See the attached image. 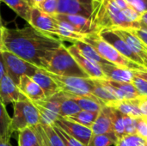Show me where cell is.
Here are the masks:
<instances>
[{"instance_id": "cell-35", "label": "cell", "mask_w": 147, "mask_h": 146, "mask_svg": "<svg viewBox=\"0 0 147 146\" xmlns=\"http://www.w3.org/2000/svg\"><path fill=\"white\" fill-rule=\"evenodd\" d=\"M36 8L49 15L54 16L58 14V0H44Z\"/></svg>"}, {"instance_id": "cell-37", "label": "cell", "mask_w": 147, "mask_h": 146, "mask_svg": "<svg viewBox=\"0 0 147 146\" xmlns=\"http://www.w3.org/2000/svg\"><path fill=\"white\" fill-rule=\"evenodd\" d=\"M134 73V72H133ZM136 89V90L138 91V93L140 94V96H144L147 97V82L145 81L143 78L136 76L134 74L133 79H132V83H131Z\"/></svg>"}, {"instance_id": "cell-31", "label": "cell", "mask_w": 147, "mask_h": 146, "mask_svg": "<svg viewBox=\"0 0 147 146\" xmlns=\"http://www.w3.org/2000/svg\"><path fill=\"white\" fill-rule=\"evenodd\" d=\"M98 114L99 113H97V112H89V111L81 110L75 115L68 117L66 119H68L71 121H74L76 123H78L80 125H83L86 127L90 128L91 126L93 125V123L95 122V120H96Z\"/></svg>"}, {"instance_id": "cell-26", "label": "cell", "mask_w": 147, "mask_h": 146, "mask_svg": "<svg viewBox=\"0 0 147 146\" xmlns=\"http://www.w3.org/2000/svg\"><path fill=\"white\" fill-rule=\"evenodd\" d=\"M18 146H43L36 126L27 127L18 132Z\"/></svg>"}, {"instance_id": "cell-1", "label": "cell", "mask_w": 147, "mask_h": 146, "mask_svg": "<svg viewBox=\"0 0 147 146\" xmlns=\"http://www.w3.org/2000/svg\"><path fill=\"white\" fill-rule=\"evenodd\" d=\"M3 51L14 53L23 60L41 69L45 59L58 49L63 41L43 34L30 25L22 28H3Z\"/></svg>"}, {"instance_id": "cell-25", "label": "cell", "mask_w": 147, "mask_h": 146, "mask_svg": "<svg viewBox=\"0 0 147 146\" xmlns=\"http://www.w3.org/2000/svg\"><path fill=\"white\" fill-rule=\"evenodd\" d=\"M57 20V19H56ZM58 21V28L56 33V37L60 40H67L72 42V44L76 41H82L85 35L78 33L75 30V28L70 25L69 23L64 21Z\"/></svg>"}, {"instance_id": "cell-16", "label": "cell", "mask_w": 147, "mask_h": 146, "mask_svg": "<svg viewBox=\"0 0 147 146\" xmlns=\"http://www.w3.org/2000/svg\"><path fill=\"white\" fill-rule=\"evenodd\" d=\"M0 99L4 105L15 103L27 99L18 89V86L6 74L0 83Z\"/></svg>"}, {"instance_id": "cell-8", "label": "cell", "mask_w": 147, "mask_h": 146, "mask_svg": "<svg viewBox=\"0 0 147 146\" xmlns=\"http://www.w3.org/2000/svg\"><path fill=\"white\" fill-rule=\"evenodd\" d=\"M64 97L62 91L46 97L42 100L33 102L40 114V124L53 126L59 119V107Z\"/></svg>"}, {"instance_id": "cell-40", "label": "cell", "mask_w": 147, "mask_h": 146, "mask_svg": "<svg viewBox=\"0 0 147 146\" xmlns=\"http://www.w3.org/2000/svg\"><path fill=\"white\" fill-rule=\"evenodd\" d=\"M129 5L140 15L147 11V0H126Z\"/></svg>"}, {"instance_id": "cell-15", "label": "cell", "mask_w": 147, "mask_h": 146, "mask_svg": "<svg viewBox=\"0 0 147 146\" xmlns=\"http://www.w3.org/2000/svg\"><path fill=\"white\" fill-rule=\"evenodd\" d=\"M117 35H119L130 47V49L135 52L145 63L147 69V46L131 31L124 28L112 29Z\"/></svg>"}, {"instance_id": "cell-17", "label": "cell", "mask_w": 147, "mask_h": 146, "mask_svg": "<svg viewBox=\"0 0 147 146\" xmlns=\"http://www.w3.org/2000/svg\"><path fill=\"white\" fill-rule=\"evenodd\" d=\"M101 68L108 80L119 83H132L134 73L133 71L128 68L118 66L114 64L102 65Z\"/></svg>"}, {"instance_id": "cell-47", "label": "cell", "mask_w": 147, "mask_h": 146, "mask_svg": "<svg viewBox=\"0 0 147 146\" xmlns=\"http://www.w3.org/2000/svg\"><path fill=\"white\" fill-rule=\"evenodd\" d=\"M3 27H0V52L3 51Z\"/></svg>"}, {"instance_id": "cell-21", "label": "cell", "mask_w": 147, "mask_h": 146, "mask_svg": "<svg viewBox=\"0 0 147 146\" xmlns=\"http://www.w3.org/2000/svg\"><path fill=\"white\" fill-rule=\"evenodd\" d=\"M31 78L41 88L46 97L52 96L60 91L54 80L42 69H39Z\"/></svg>"}, {"instance_id": "cell-2", "label": "cell", "mask_w": 147, "mask_h": 146, "mask_svg": "<svg viewBox=\"0 0 147 146\" xmlns=\"http://www.w3.org/2000/svg\"><path fill=\"white\" fill-rule=\"evenodd\" d=\"M92 21L96 24L98 32L104 29L140 28V22L132 21L114 0H100Z\"/></svg>"}, {"instance_id": "cell-33", "label": "cell", "mask_w": 147, "mask_h": 146, "mask_svg": "<svg viewBox=\"0 0 147 146\" xmlns=\"http://www.w3.org/2000/svg\"><path fill=\"white\" fill-rule=\"evenodd\" d=\"M111 118H112L114 133L118 138V139H121L126 135L125 128H124V120H123L124 114L111 108Z\"/></svg>"}, {"instance_id": "cell-34", "label": "cell", "mask_w": 147, "mask_h": 146, "mask_svg": "<svg viewBox=\"0 0 147 146\" xmlns=\"http://www.w3.org/2000/svg\"><path fill=\"white\" fill-rule=\"evenodd\" d=\"M115 146H147V140L136 134L125 135L119 139Z\"/></svg>"}, {"instance_id": "cell-7", "label": "cell", "mask_w": 147, "mask_h": 146, "mask_svg": "<svg viewBox=\"0 0 147 146\" xmlns=\"http://www.w3.org/2000/svg\"><path fill=\"white\" fill-rule=\"evenodd\" d=\"M2 55L6 68V74L16 85H18L22 76L31 77L40 69L8 51H3Z\"/></svg>"}, {"instance_id": "cell-19", "label": "cell", "mask_w": 147, "mask_h": 146, "mask_svg": "<svg viewBox=\"0 0 147 146\" xmlns=\"http://www.w3.org/2000/svg\"><path fill=\"white\" fill-rule=\"evenodd\" d=\"M90 129L94 135L108 134L114 133L111 118V108L105 106L102 108Z\"/></svg>"}, {"instance_id": "cell-18", "label": "cell", "mask_w": 147, "mask_h": 146, "mask_svg": "<svg viewBox=\"0 0 147 146\" xmlns=\"http://www.w3.org/2000/svg\"><path fill=\"white\" fill-rule=\"evenodd\" d=\"M17 86L22 95L31 102H36L46 98L41 88L28 76H22L20 78V82Z\"/></svg>"}, {"instance_id": "cell-22", "label": "cell", "mask_w": 147, "mask_h": 146, "mask_svg": "<svg viewBox=\"0 0 147 146\" xmlns=\"http://www.w3.org/2000/svg\"><path fill=\"white\" fill-rule=\"evenodd\" d=\"M139 98L134 100H119L113 102H110L107 107L112 108L121 114L131 116L133 118L141 117V112L139 108Z\"/></svg>"}, {"instance_id": "cell-28", "label": "cell", "mask_w": 147, "mask_h": 146, "mask_svg": "<svg viewBox=\"0 0 147 146\" xmlns=\"http://www.w3.org/2000/svg\"><path fill=\"white\" fill-rule=\"evenodd\" d=\"M73 45L76 46V47L78 49V51L89 60L99 65H108V64H112L109 63V61H107L106 59H104L102 57L100 56V54L89 44L84 42V41H76L73 43Z\"/></svg>"}, {"instance_id": "cell-48", "label": "cell", "mask_w": 147, "mask_h": 146, "mask_svg": "<svg viewBox=\"0 0 147 146\" xmlns=\"http://www.w3.org/2000/svg\"><path fill=\"white\" fill-rule=\"evenodd\" d=\"M44 0H29V2H30V3H31V5L33 6V7H37L41 2H43Z\"/></svg>"}, {"instance_id": "cell-11", "label": "cell", "mask_w": 147, "mask_h": 146, "mask_svg": "<svg viewBox=\"0 0 147 146\" xmlns=\"http://www.w3.org/2000/svg\"><path fill=\"white\" fill-rule=\"evenodd\" d=\"M28 24L43 34L56 37L57 28L59 25L58 21L54 16L49 15L40 11L36 7L32 8Z\"/></svg>"}, {"instance_id": "cell-24", "label": "cell", "mask_w": 147, "mask_h": 146, "mask_svg": "<svg viewBox=\"0 0 147 146\" xmlns=\"http://www.w3.org/2000/svg\"><path fill=\"white\" fill-rule=\"evenodd\" d=\"M65 94V93H64ZM67 97L73 100L79 106L81 110L99 113L105 105L93 95L91 96H71L65 94Z\"/></svg>"}, {"instance_id": "cell-9", "label": "cell", "mask_w": 147, "mask_h": 146, "mask_svg": "<svg viewBox=\"0 0 147 146\" xmlns=\"http://www.w3.org/2000/svg\"><path fill=\"white\" fill-rule=\"evenodd\" d=\"M100 0H58V14L78 15L92 20Z\"/></svg>"}, {"instance_id": "cell-32", "label": "cell", "mask_w": 147, "mask_h": 146, "mask_svg": "<svg viewBox=\"0 0 147 146\" xmlns=\"http://www.w3.org/2000/svg\"><path fill=\"white\" fill-rule=\"evenodd\" d=\"M118 140L115 133L100 135L93 134L88 146H115Z\"/></svg>"}, {"instance_id": "cell-44", "label": "cell", "mask_w": 147, "mask_h": 146, "mask_svg": "<svg viewBox=\"0 0 147 146\" xmlns=\"http://www.w3.org/2000/svg\"><path fill=\"white\" fill-rule=\"evenodd\" d=\"M134 74L143 78L145 81L147 82V70L146 71H133Z\"/></svg>"}, {"instance_id": "cell-50", "label": "cell", "mask_w": 147, "mask_h": 146, "mask_svg": "<svg viewBox=\"0 0 147 146\" xmlns=\"http://www.w3.org/2000/svg\"><path fill=\"white\" fill-rule=\"evenodd\" d=\"M0 27H3V22H2V16H1V13H0Z\"/></svg>"}, {"instance_id": "cell-27", "label": "cell", "mask_w": 147, "mask_h": 146, "mask_svg": "<svg viewBox=\"0 0 147 146\" xmlns=\"http://www.w3.org/2000/svg\"><path fill=\"white\" fill-rule=\"evenodd\" d=\"M0 2H3L6 5H8L21 18H22L28 23L31 10L33 8L29 0H0Z\"/></svg>"}, {"instance_id": "cell-6", "label": "cell", "mask_w": 147, "mask_h": 146, "mask_svg": "<svg viewBox=\"0 0 147 146\" xmlns=\"http://www.w3.org/2000/svg\"><path fill=\"white\" fill-rule=\"evenodd\" d=\"M43 70V69H42ZM45 71V70H44ZM57 83L60 91L71 96H91L94 82L91 78L58 76L46 71Z\"/></svg>"}, {"instance_id": "cell-3", "label": "cell", "mask_w": 147, "mask_h": 146, "mask_svg": "<svg viewBox=\"0 0 147 146\" xmlns=\"http://www.w3.org/2000/svg\"><path fill=\"white\" fill-rule=\"evenodd\" d=\"M41 69L58 76L90 78L64 44L49 54L45 59Z\"/></svg>"}, {"instance_id": "cell-46", "label": "cell", "mask_w": 147, "mask_h": 146, "mask_svg": "<svg viewBox=\"0 0 147 146\" xmlns=\"http://www.w3.org/2000/svg\"><path fill=\"white\" fill-rule=\"evenodd\" d=\"M140 23L147 25V11L146 12L142 13V14L140 15Z\"/></svg>"}, {"instance_id": "cell-5", "label": "cell", "mask_w": 147, "mask_h": 146, "mask_svg": "<svg viewBox=\"0 0 147 146\" xmlns=\"http://www.w3.org/2000/svg\"><path fill=\"white\" fill-rule=\"evenodd\" d=\"M14 114L11 118L12 133L40 124V114L33 102L28 99L13 103Z\"/></svg>"}, {"instance_id": "cell-43", "label": "cell", "mask_w": 147, "mask_h": 146, "mask_svg": "<svg viewBox=\"0 0 147 146\" xmlns=\"http://www.w3.org/2000/svg\"><path fill=\"white\" fill-rule=\"evenodd\" d=\"M5 75H6V68H5L3 58L2 55V52H0V83Z\"/></svg>"}, {"instance_id": "cell-36", "label": "cell", "mask_w": 147, "mask_h": 146, "mask_svg": "<svg viewBox=\"0 0 147 146\" xmlns=\"http://www.w3.org/2000/svg\"><path fill=\"white\" fill-rule=\"evenodd\" d=\"M53 126L54 130L56 131V133L60 137V139L65 143V146H86L84 145V144H82L81 142H79L78 140L72 138L71 136H70L69 134H67L65 131H63L59 127H58V126H56L54 125H53Z\"/></svg>"}, {"instance_id": "cell-29", "label": "cell", "mask_w": 147, "mask_h": 146, "mask_svg": "<svg viewBox=\"0 0 147 146\" xmlns=\"http://www.w3.org/2000/svg\"><path fill=\"white\" fill-rule=\"evenodd\" d=\"M81 111L79 106L73 100L70 99L64 94L59 107V118H68L75 115Z\"/></svg>"}, {"instance_id": "cell-13", "label": "cell", "mask_w": 147, "mask_h": 146, "mask_svg": "<svg viewBox=\"0 0 147 146\" xmlns=\"http://www.w3.org/2000/svg\"><path fill=\"white\" fill-rule=\"evenodd\" d=\"M57 20L64 21L70 25H71L76 31L78 33L88 35L92 34H98V29L93 21L90 18L78 15H63V14H57L54 15Z\"/></svg>"}, {"instance_id": "cell-4", "label": "cell", "mask_w": 147, "mask_h": 146, "mask_svg": "<svg viewBox=\"0 0 147 146\" xmlns=\"http://www.w3.org/2000/svg\"><path fill=\"white\" fill-rule=\"evenodd\" d=\"M90 46H91L104 59L115 65L128 68L132 71H146V68L137 65L125 57H123L116 49H115L110 44L102 40L98 34H92L85 35L82 40Z\"/></svg>"}, {"instance_id": "cell-45", "label": "cell", "mask_w": 147, "mask_h": 146, "mask_svg": "<svg viewBox=\"0 0 147 146\" xmlns=\"http://www.w3.org/2000/svg\"><path fill=\"white\" fill-rule=\"evenodd\" d=\"M10 138L5 137V138H0V146H13L9 142Z\"/></svg>"}, {"instance_id": "cell-20", "label": "cell", "mask_w": 147, "mask_h": 146, "mask_svg": "<svg viewBox=\"0 0 147 146\" xmlns=\"http://www.w3.org/2000/svg\"><path fill=\"white\" fill-rule=\"evenodd\" d=\"M93 82L94 87L92 90V95L96 96L99 101H101L105 106H107L110 102L120 100L113 87L105 83L104 80L93 79Z\"/></svg>"}, {"instance_id": "cell-30", "label": "cell", "mask_w": 147, "mask_h": 146, "mask_svg": "<svg viewBox=\"0 0 147 146\" xmlns=\"http://www.w3.org/2000/svg\"><path fill=\"white\" fill-rule=\"evenodd\" d=\"M11 118L9 117L5 105L0 99V138L11 137Z\"/></svg>"}, {"instance_id": "cell-38", "label": "cell", "mask_w": 147, "mask_h": 146, "mask_svg": "<svg viewBox=\"0 0 147 146\" xmlns=\"http://www.w3.org/2000/svg\"><path fill=\"white\" fill-rule=\"evenodd\" d=\"M136 121V133L147 140V118L139 117L135 118Z\"/></svg>"}, {"instance_id": "cell-41", "label": "cell", "mask_w": 147, "mask_h": 146, "mask_svg": "<svg viewBox=\"0 0 147 146\" xmlns=\"http://www.w3.org/2000/svg\"><path fill=\"white\" fill-rule=\"evenodd\" d=\"M134 35H136L147 46V31L142 28H130L128 29Z\"/></svg>"}, {"instance_id": "cell-42", "label": "cell", "mask_w": 147, "mask_h": 146, "mask_svg": "<svg viewBox=\"0 0 147 146\" xmlns=\"http://www.w3.org/2000/svg\"><path fill=\"white\" fill-rule=\"evenodd\" d=\"M139 108L143 117L147 118V97L140 96L139 99Z\"/></svg>"}, {"instance_id": "cell-49", "label": "cell", "mask_w": 147, "mask_h": 146, "mask_svg": "<svg viewBox=\"0 0 147 146\" xmlns=\"http://www.w3.org/2000/svg\"><path fill=\"white\" fill-rule=\"evenodd\" d=\"M140 28H142V29H145V30H146L147 31V25H145V24H141V23H140Z\"/></svg>"}, {"instance_id": "cell-12", "label": "cell", "mask_w": 147, "mask_h": 146, "mask_svg": "<svg viewBox=\"0 0 147 146\" xmlns=\"http://www.w3.org/2000/svg\"><path fill=\"white\" fill-rule=\"evenodd\" d=\"M54 126L59 127L63 131H65L67 134L78 140L84 145L88 146L93 133L90 128L86 127L83 125L71 121L66 118H59L53 124Z\"/></svg>"}, {"instance_id": "cell-10", "label": "cell", "mask_w": 147, "mask_h": 146, "mask_svg": "<svg viewBox=\"0 0 147 146\" xmlns=\"http://www.w3.org/2000/svg\"><path fill=\"white\" fill-rule=\"evenodd\" d=\"M99 36L104 40L106 42L110 44L115 49H116L123 57L127 59L128 60L140 65L141 66H144L146 68L144 61L135 53L134 52L130 47L127 45V43L119 36L117 35L113 30L110 29H104L98 33Z\"/></svg>"}, {"instance_id": "cell-23", "label": "cell", "mask_w": 147, "mask_h": 146, "mask_svg": "<svg viewBox=\"0 0 147 146\" xmlns=\"http://www.w3.org/2000/svg\"><path fill=\"white\" fill-rule=\"evenodd\" d=\"M102 80H104L105 83L113 87L120 100H134L140 97L135 87L131 83H119L108 79Z\"/></svg>"}, {"instance_id": "cell-14", "label": "cell", "mask_w": 147, "mask_h": 146, "mask_svg": "<svg viewBox=\"0 0 147 146\" xmlns=\"http://www.w3.org/2000/svg\"><path fill=\"white\" fill-rule=\"evenodd\" d=\"M69 52L71 54V56L74 58L76 62L78 64V65L82 68V70L89 76L90 78L91 79H97V80H102L106 79L101 65L89 60L86 59L76 47L75 45H71L67 47Z\"/></svg>"}, {"instance_id": "cell-39", "label": "cell", "mask_w": 147, "mask_h": 146, "mask_svg": "<svg viewBox=\"0 0 147 146\" xmlns=\"http://www.w3.org/2000/svg\"><path fill=\"white\" fill-rule=\"evenodd\" d=\"M124 128L126 135L136 134V121L135 118L124 114Z\"/></svg>"}]
</instances>
